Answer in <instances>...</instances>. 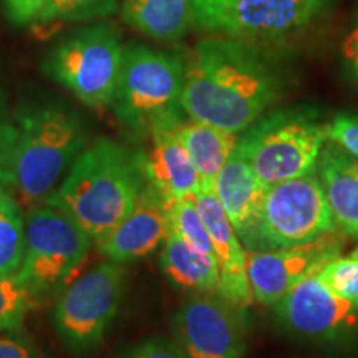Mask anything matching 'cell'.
<instances>
[{
    "mask_svg": "<svg viewBox=\"0 0 358 358\" xmlns=\"http://www.w3.org/2000/svg\"><path fill=\"white\" fill-rule=\"evenodd\" d=\"M282 92L279 66L256 43L211 35L185 57L181 108L192 122L241 134Z\"/></svg>",
    "mask_w": 358,
    "mask_h": 358,
    "instance_id": "obj_1",
    "label": "cell"
},
{
    "mask_svg": "<svg viewBox=\"0 0 358 358\" xmlns=\"http://www.w3.org/2000/svg\"><path fill=\"white\" fill-rule=\"evenodd\" d=\"M145 181L141 151L100 138L88 143L43 204L73 219L98 243L131 211Z\"/></svg>",
    "mask_w": 358,
    "mask_h": 358,
    "instance_id": "obj_2",
    "label": "cell"
},
{
    "mask_svg": "<svg viewBox=\"0 0 358 358\" xmlns=\"http://www.w3.org/2000/svg\"><path fill=\"white\" fill-rule=\"evenodd\" d=\"M0 182L22 206L43 204L88 145L83 116L60 101L24 106Z\"/></svg>",
    "mask_w": 358,
    "mask_h": 358,
    "instance_id": "obj_3",
    "label": "cell"
},
{
    "mask_svg": "<svg viewBox=\"0 0 358 358\" xmlns=\"http://www.w3.org/2000/svg\"><path fill=\"white\" fill-rule=\"evenodd\" d=\"M329 141L327 123L307 108L267 111L239 134L236 148L266 186L313 174Z\"/></svg>",
    "mask_w": 358,
    "mask_h": 358,
    "instance_id": "obj_4",
    "label": "cell"
},
{
    "mask_svg": "<svg viewBox=\"0 0 358 358\" xmlns=\"http://www.w3.org/2000/svg\"><path fill=\"white\" fill-rule=\"evenodd\" d=\"M124 45L105 20L71 30L48 50L42 70L88 108H108L123 64Z\"/></svg>",
    "mask_w": 358,
    "mask_h": 358,
    "instance_id": "obj_5",
    "label": "cell"
},
{
    "mask_svg": "<svg viewBox=\"0 0 358 358\" xmlns=\"http://www.w3.org/2000/svg\"><path fill=\"white\" fill-rule=\"evenodd\" d=\"M182 80L185 57L127 43L110 108L123 128L134 136L148 138L155 122L182 111Z\"/></svg>",
    "mask_w": 358,
    "mask_h": 358,
    "instance_id": "obj_6",
    "label": "cell"
},
{
    "mask_svg": "<svg viewBox=\"0 0 358 358\" xmlns=\"http://www.w3.org/2000/svg\"><path fill=\"white\" fill-rule=\"evenodd\" d=\"M92 243L66 214L48 204L32 206L25 214L24 259L17 279L38 301L62 294L77 279Z\"/></svg>",
    "mask_w": 358,
    "mask_h": 358,
    "instance_id": "obj_7",
    "label": "cell"
},
{
    "mask_svg": "<svg viewBox=\"0 0 358 358\" xmlns=\"http://www.w3.org/2000/svg\"><path fill=\"white\" fill-rule=\"evenodd\" d=\"M337 0H191L192 27L250 43L277 42L307 30Z\"/></svg>",
    "mask_w": 358,
    "mask_h": 358,
    "instance_id": "obj_8",
    "label": "cell"
},
{
    "mask_svg": "<svg viewBox=\"0 0 358 358\" xmlns=\"http://www.w3.org/2000/svg\"><path fill=\"white\" fill-rule=\"evenodd\" d=\"M127 277L124 264L106 259L60 294L53 327L69 350L82 355L100 345L122 307Z\"/></svg>",
    "mask_w": 358,
    "mask_h": 358,
    "instance_id": "obj_9",
    "label": "cell"
},
{
    "mask_svg": "<svg viewBox=\"0 0 358 358\" xmlns=\"http://www.w3.org/2000/svg\"><path fill=\"white\" fill-rule=\"evenodd\" d=\"M335 229L337 226L317 174L285 179L267 187L254 250L307 244Z\"/></svg>",
    "mask_w": 358,
    "mask_h": 358,
    "instance_id": "obj_10",
    "label": "cell"
},
{
    "mask_svg": "<svg viewBox=\"0 0 358 358\" xmlns=\"http://www.w3.org/2000/svg\"><path fill=\"white\" fill-rule=\"evenodd\" d=\"M282 332L315 345L358 343V306L335 295L312 275L272 306Z\"/></svg>",
    "mask_w": 358,
    "mask_h": 358,
    "instance_id": "obj_11",
    "label": "cell"
},
{
    "mask_svg": "<svg viewBox=\"0 0 358 358\" xmlns=\"http://www.w3.org/2000/svg\"><path fill=\"white\" fill-rule=\"evenodd\" d=\"M173 329L187 358H243L248 347V312L217 292L187 295L174 313Z\"/></svg>",
    "mask_w": 358,
    "mask_h": 358,
    "instance_id": "obj_12",
    "label": "cell"
},
{
    "mask_svg": "<svg viewBox=\"0 0 358 358\" xmlns=\"http://www.w3.org/2000/svg\"><path fill=\"white\" fill-rule=\"evenodd\" d=\"M342 243L334 232L320 239L292 248L248 252V275L254 301L261 306H274L308 277L340 256Z\"/></svg>",
    "mask_w": 358,
    "mask_h": 358,
    "instance_id": "obj_13",
    "label": "cell"
},
{
    "mask_svg": "<svg viewBox=\"0 0 358 358\" xmlns=\"http://www.w3.org/2000/svg\"><path fill=\"white\" fill-rule=\"evenodd\" d=\"M168 208L169 201L145 181L131 211L95 243L96 250L124 266L151 256L169 234Z\"/></svg>",
    "mask_w": 358,
    "mask_h": 358,
    "instance_id": "obj_14",
    "label": "cell"
},
{
    "mask_svg": "<svg viewBox=\"0 0 358 358\" xmlns=\"http://www.w3.org/2000/svg\"><path fill=\"white\" fill-rule=\"evenodd\" d=\"M182 118H186L185 111H178L155 122L148 134L150 150L141 151L146 182L158 189L169 203L194 198L201 187L198 169L176 133L178 123Z\"/></svg>",
    "mask_w": 358,
    "mask_h": 358,
    "instance_id": "obj_15",
    "label": "cell"
},
{
    "mask_svg": "<svg viewBox=\"0 0 358 358\" xmlns=\"http://www.w3.org/2000/svg\"><path fill=\"white\" fill-rule=\"evenodd\" d=\"M194 203L216 250L219 262L216 292L232 306L248 310L252 302H256L248 275V250L232 227L214 187L201 186L194 196Z\"/></svg>",
    "mask_w": 358,
    "mask_h": 358,
    "instance_id": "obj_16",
    "label": "cell"
},
{
    "mask_svg": "<svg viewBox=\"0 0 358 358\" xmlns=\"http://www.w3.org/2000/svg\"><path fill=\"white\" fill-rule=\"evenodd\" d=\"M267 187L237 148L214 181V192L248 252L254 250Z\"/></svg>",
    "mask_w": 358,
    "mask_h": 358,
    "instance_id": "obj_17",
    "label": "cell"
},
{
    "mask_svg": "<svg viewBox=\"0 0 358 358\" xmlns=\"http://www.w3.org/2000/svg\"><path fill=\"white\" fill-rule=\"evenodd\" d=\"M335 226L345 236H358V163L345 150L327 141L315 169Z\"/></svg>",
    "mask_w": 358,
    "mask_h": 358,
    "instance_id": "obj_18",
    "label": "cell"
},
{
    "mask_svg": "<svg viewBox=\"0 0 358 358\" xmlns=\"http://www.w3.org/2000/svg\"><path fill=\"white\" fill-rule=\"evenodd\" d=\"M123 22L156 42H178L192 27L191 0H122Z\"/></svg>",
    "mask_w": 358,
    "mask_h": 358,
    "instance_id": "obj_19",
    "label": "cell"
},
{
    "mask_svg": "<svg viewBox=\"0 0 358 358\" xmlns=\"http://www.w3.org/2000/svg\"><path fill=\"white\" fill-rule=\"evenodd\" d=\"M161 271L171 284L189 292H216L219 264L216 259L199 252L181 237L169 232L161 245Z\"/></svg>",
    "mask_w": 358,
    "mask_h": 358,
    "instance_id": "obj_20",
    "label": "cell"
},
{
    "mask_svg": "<svg viewBox=\"0 0 358 358\" xmlns=\"http://www.w3.org/2000/svg\"><path fill=\"white\" fill-rule=\"evenodd\" d=\"M176 133L198 169L201 186L214 187L216 176L234 151L239 134L192 122L187 116L178 123Z\"/></svg>",
    "mask_w": 358,
    "mask_h": 358,
    "instance_id": "obj_21",
    "label": "cell"
},
{
    "mask_svg": "<svg viewBox=\"0 0 358 358\" xmlns=\"http://www.w3.org/2000/svg\"><path fill=\"white\" fill-rule=\"evenodd\" d=\"M25 216L15 196L0 182V275L17 274L24 259Z\"/></svg>",
    "mask_w": 358,
    "mask_h": 358,
    "instance_id": "obj_22",
    "label": "cell"
},
{
    "mask_svg": "<svg viewBox=\"0 0 358 358\" xmlns=\"http://www.w3.org/2000/svg\"><path fill=\"white\" fill-rule=\"evenodd\" d=\"M118 0H48L32 25L88 24L113 15Z\"/></svg>",
    "mask_w": 358,
    "mask_h": 358,
    "instance_id": "obj_23",
    "label": "cell"
},
{
    "mask_svg": "<svg viewBox=\"0 0 358 358\" xmlns=\"http://www.w3.org/2000/svg\"><path fill=\"white\" fill-rule=\"evenodd\" d=\"M168 219L169 232L181 237L182 241H186L192 248L198 249L199 252L217 261L213 241L209 237L208 229H206L204 221L201 217L198 208H196L194 198L171 201L168 208Z\"/></svg>",
    "mask_w": 358,
    "mask_h": 358,
    "instance_id": "obj_24",
    "label": "cell"
},
{
    "mask_svg": "<svg viewBox=\"0 0 358 358\" xmlns=\"http://www.w3.org/2000/svg\"><path fill=\"white\" fill-rule=\"evenodd\" d=\"M37 302L38 299L20 284L17 274L0 275V330L24 329L27 313Z\"/></svg>",
    "mask_w": 358,
    "mask_h": 358,
    "instance_id": "obj_25",
    "label": "cell"
},
{
    "mask_svg": "<svg viewBox=\"0 0 358 358\" xmlns=\"http://www.w3.org/2000/svg\"><path fill=\"white\" fill-rule=\"evenodd\" d=\"M317 277L324 282L335 295L343 301L358 306V259L357 257H334L329 261Z\"/></svg>",
    "mask_w": 358,
    "mask_h": 358,
    "instance_id": "obj_26",
    "label": "cell"
},
{
    "mask_svg": "<svg viewBox=\"0 0 358 358\" xmlns=\"http://www.w3.org/2000/svg\"><path fill=\"white\" fill-rule=\"evenodd\" d=\"M329 141L345 150L358 163V115L337 113L327 123Z\"/></svg>",
    "mask_w": 358,
    "mask_h": 358,
    "instance_id": "obj_27",
    "label": "cell"
},
{
    "mask_svg": "<svg viewBox=\"0 0 358 358\" xmlns=\"http://www.w3.org/2000/svg\"><path fill=\"white\" fill-rule=\"evenodd\" d=\"M122 358H187L176 338L151 337L129 347Z\"/></svg>",
    "mask_w": 358,
    "mask_h": 358,
    "instance_id": "obj_28",
    "label": "cell"
},
{
    "mask_svg": "<svg viewBox=\"0 0 358 358\" xmlns=\"http://www.w3.org/2000/svg\"><path fill=\"white\" fill-rule=\"evenodd\" d=\"M0 358H43L24 329L0 330Z\"/></svg>",
    "mask_w": 358,
    "mask_h": 358,
    "instance_id": "obj_29",
    "label": "cell"
},
{
    "mask_svg": "<svg viewBox=\"0 0 358 358\" xmlns=\"http://www.w3.org/2000/svg\"><path fill=\"white\" fill-rule=\"evenodd\" d=\"M340 57H342L343 70L348 78L358 87V8L353 13V19L348 25L345 37L340 47Z\"/></svg>",
    "mask_w": 358,
    "mask_h": 358,
    "instance_id": "obj_30",
    "label": "cell"
},
{
    "mask_svg": "<svg viewBox=\"0 0 358 358\" xmlns=\"http://www.w3.org/2000/svg\"><path fill=\"white\" fill-rule=\"evenodd\" d=\"M48 0H3L6 15L17 27L32 25Z\"/></svg>",
    "mask_w": 358,
    "mask_h": 358,
    "instance_id": "obj_31",
    "label": "cell"
},
{
    "mask_svg": "<svg viewBox=\"0 0 358 358\" xmlns=\"http://www.w3.org/2000/svg\"><path fill=\"white\" fill-rule=\"evenodd\" d=\"M17 124L12 116L7 115L6 108L0 105V178H2L3 168H6V161L10 153L12 143L15 140Z\"/></svg>",
    "mask_w": 358,
    "mask_h": 358,
    "instance_id": "obj_32",
    "label": "cell"
},
{
    "mask_svg": "<svg viewBox=\"0 0 358 358\" xmlns=\"http://www.w3.org/2000/svg\"><path fill=\"white\" fill-rule=\"evenodd\" d=\"M352 256H353V257H357V259H358V248H357L355 250H353V252H352Z\"/></svg>",
    "mask_w": 358,
    "mask_h": 358,
    "instance_id": "obj_33",
    "label": "cell"
}]
</instances>
